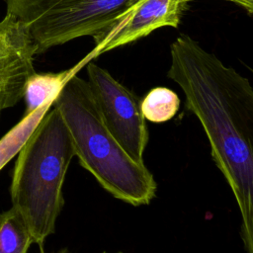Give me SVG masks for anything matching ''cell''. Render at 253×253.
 <instances>
[{
  "mask_svg": "<svg viewBox=\"0 0 253 253\" xmlns=\"http://www.w3.org/2000/svg\"><path fill=\"white\" fill-rule=\"evenodd\" d=\"M167 77L185 94L186 107L200 121L211 157L224 176L241 216L240 235L253 253V89L188 35L170 46Z\"/></svg>",
  "mask_w": 253,
  "mask_h": 253,
  "instance_id": "1",
  "label": "cell"
},
{
  "mask_svg": "<svg viewBox=\"0 0 253 253\" xmlns=\"http://www.w3.org/2000/svg\"><path fill=\"white\" fill-rule=\"evenodd\" d=\"M54 106L70 133L75 156L112 196L132 206L148 205L157 184L144 162L131 158L106 126L87 80L72 75Z\"/></svg>",
  "mask_w": 253,
  "mask_h": 253,
  "instance_id": "2",
  "label": "cell"
},
{
  "mask_svg": "<svg viewBox=\"0 0 253 253\" xmlns=\"http://www.w3.org/2000/svg\"><path fill=\"white\" fill-rule=\"evenodd\" d=\"M74 156L67 126L52 106L19 151L10 188L12 207L41 247L55 230L64 205L65 175Z\"/></svg>",
  "mask_w": 253,
  "mask_h": 253,
  "instance_id": "3",
  "label": "cell"
},
{
  "mask_svg": "<svg viewBox=\"0 0 253 253\" xmlns=\"http://www.w3.org/2000/svg\"><path fill=\"white\" fill-rule=\"evenodd\" d=\"M87 81L106 126L131 158L143 162L148 130L140 98L96 63H87Z\"/></svg>",
  "mask_w": 253,
  "mask_h": 253,
  "instance_id": "4",
  "label": "cell"
},
{
  "mask_svg": "<svg viewBox=\"0 0 253 253\" xmlns=\"http://www.w3.org/2000/svg\"><path fill=\"white\" fill-rule=\"evenodd\" d=\"M192 0H136L114 25L94 40V49L83 59L87 64L101 53L144 38L163 27L177 28Z\"/></svg>",
  "mask_w": 253,
  "mask_h": 253,
  "instance_id": "5",
  "label": "cell"
},
{
  "mask_svg": "<svg viewBox=\"0 0 253 253\" xmlns=\"http://www.w3.org/2000/svg\"><path fill=\"white\" fill-rule=\"evenodd\" d=\"M37 48L27 28L6 14L0 21V117L23 99L25 84L34 73Z\"/></svg>",
  "mask_w": 253,
  "mask_h": 253,
  "instance_id": "6",
  "label": "cell"
},
{
  "mask_svg": "<svg viewBox=\"0 0 253 253\" xmlns=\"http://www.w3.org/2000/svg\"><path fill=\"white\" fill-rule=\"evenodd\" d=\"M85 63L81 60L71 69L60 72H34L27 80L23 99L26 103L25 115L32 113L46 103L54 102L68 79Z\"/></svg>",
  "mask_w": 253,
  "mask_h": 253,
  "instance_id": "7",
  "label": "cell"
},
{
  "mask_svg": "<svg viewBox=\"0 0 253 253\" xmlns=\"http://www.w3.org/2000/svg\"><path fill=\"white\" fill-rule=\"evenodd\" d=\"M52 102L46 103L32 113L25 115L15 126L0 138V170L19 153L41 120L52 107Z\"/></svg>",
  "mask_w": 253,
  "mask_h": 253,
  "instance_id": "8",
  "label": "cell"
},
{
  "mask_svg": "<svg viewBox=\"0 0 253 253\" xmlns=\"http://www.w3.org/2000/svg\"><path fill=\"white\" fill-rule=\"evenodd\" d=\"M32 243L27 223L13 207L0 213V253H28Z\"/></svg>",
  "mask_w": 253,
  "mask_h": 253,
  "instance_id": "9",
  "label": "cell"
},
{
  "mask_svg": "<svg viewBox=\"0 0 253 253\" xmlns=\"http://www.w3.org/2000/svg\"><path fill=\"white\" fill-rule=\"evenodd\" d=\"M180 98L173 90L155 87L140 101V109L145 121L161 124L174 118L180 108Z\"/></svg>",
  "mask_w": 253,
  "mask_h": 253,
  "instance_id": "10",
  "label": "cell"
},
{
  "mask_svg": "<svg viewBox=\"0 0 253 253\" xmlns=\"http://www.w3.org/2000/svg\"><path fill=\"white\" fill-rule=\"evenodd\" d=\"M83 1L85 0H5L6 14L27 26L40 17Z\"/></svg>",
  "mask_w": 253,
  "mask_h": 253,
  "instance_id": "11",
  "label": "cell"
},
{
  "mask_svg": "<svg viewBox=\"0 0 253 253\" xmlns=\"http://www.w3.org/2000/svg\"><path fill=\"white\" fill-rule=\"evenodd\" d=\"M224 1L232 2V3L240 6L241 8H243L247 11L249 16H251L253 13V0H224Z\"/></svg>",
  "mask_w": 253,
  "mask_h": 253,
  "instance_id": "12",
  "label": "cell"
},
{
  "mask_svg": "<svg viewBox=\"0 0 253 253\" xmlns=\"http://www.w3.org/2000/svg\"><path fill=\"white\" fill-rule=\"evenodd\" d=\"M41 253H44V252H41Z\"/></svg>",
  "mask_w": 253,
  "mask_h": 253,
  "instance_id": "13",
  "label": "cell"
}]
</instances>
